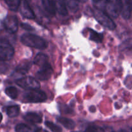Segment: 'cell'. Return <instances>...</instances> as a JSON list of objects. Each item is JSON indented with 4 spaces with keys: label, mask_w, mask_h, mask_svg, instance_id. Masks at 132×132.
Masks as SVG:
<instances>
[{
    "label": "cell",
    "mask_w": 132,
    "mask_h": 132,
    "mask_svg": "<svg viewBox=\"0 0 132 132\" xmlns=\"http://www.w3.org/2000/svg\"><path fill=\"white\" fill-rule=\"evenodd\" d=\"M77 1H79V2H81V3H86V1H88V0H77Z\"/></svg>",
    "instance_id": "4316f807"
},
{
    "label": "cell",
    "mask_w": 132,
    "mask_h": 132,
    "mask_svg": "<svg viewBox=\"0 0 132 132\" xmlns=\"http://www.w3.org/2000/svg\"><path fill=\"white\" fill-rule=\"evenodd\" d=\"M48 57L46 55L43 53H39L35 57L34 59V63L36 65L39 66L40 67H42L45 64L48 63Z\"/></svg>",
    "instance_id": "7c38bea8"
},
{
    "label": "cell",
    "mask_w": 132,
    "mask_h": 132,
    "mask_svg": "<svg viewBox=\"0 0 132 132\" xmlns=\"http://www.w3.org/2000/svg\"><path fill=\"white\" fill-rule=\"evenodd\" d=\"M21 14L24 18L27 19H33L35 18V14L27 0H20L19 6H18Z\"/></svg>",
    "instance_id": "52a82bcc"
},
{
    "label": "cell",
    "mask_w": 132,
    "mask_h": 132,
    "mask_svg": "<svg viewBox=\"0 0 132 132\" xmlns=\"http://www.w3.org/2000/svg\"><path fill=\"white\" fill-rule=\"evenodd\" d=\"M64 5L67 6V9H69L72 11L76 12L78 10L79 5L78 1L77 0H62Z\"/></svg>",
    "instance_id": "d6986e66"
},
{
    "label": "cell",
    "mask_w": 132,
    "mask_h": 132,
    "mask_svg": "<svg viewBox=\"0 0 132 132\" xmlns=\"http://www.w3.org/2000/svg\"><path fill=\"white\" fill-rule=\"evenodd\" d=\"M21 41L25 46L39 50H44L47 47V43L45 39L32 34H23L21 37Z\"/></svg>",
    "instance_id": "6da1fadb"
},
{
    "label": "cell",
    "mask_w": 132,
    "mask_h": 132,
    "mask_svg": "<svg viewBox=\"0 0 132 132\" xmlns=\"http://www.w3.org/2000/svg\"><path fill=\"white\" fill-rule=\"evenodd\" d=\"M45 125L52 132H62V129L60 126L50 121H46Z\"/></svg>",
    "instance_id": "7402d4cb"
},
{
    "label": "cell",
    "mask_w": 132,
    "mask_h": 132,
    "mask_svg": "<svg viewBox=\"0 0 132 132\" xmlns=\"http://www.w3.org/2000/svg\"><path fill=\"white\" fill-rule=\"evenodd\" d=\"M73 132H82V131H73Z\"/></svg>",
    "instance_id": "f546056e"
},
{
    "label": "cell",
    "mask_w": 132,
    "mask_h": 132,
    "mask_svg": "<svg viewBox=\"0 0 132 132\" xmlns=\"http://www.w3.org/2000/svg\"><path fill=\"white\" fill-rule=\"evenodd\" d=\"M15 83L22 88L27 90H36L40 88V83L33 77H23L16 80Z\"/></svg>",
    "instance_id": "5b68a950"
},
{
    "label": "cell",
    "mask_w": 132,
    "mask_h": 132,
    "mask_svg": "<svg viewBox=\"0 0 132 132\" xmlns=\"http://www.w3.org/2000/svg\"><path fill=\"white\" fill-rule=\"evenodd\" d=\"M16 132H37L38 130L35 128H32L25 124H19L15 127Z\"/></svg>",
    "instance_id": "9a60e30c"
},
{
    "label": "cell",
    "mask_w": 132,
    "mask_h": 132,
    "mask_svg": "<svg viewBox=\"0 0 132 132\" xmlns=\"http://www.w3.org/2000/svg\"><path fill=\"white\" fill-rule=\"evenodd\" d=\"M23 118L27 122H29L30 123H41L43 121L42 117L41 115L33 112H29V113H26L24 116Z\"/></svg>",
    "instance_id": "8fae6325"
},
{
    "label": "cell",
    "mask_w": 132,
    "mask_h": 132,
    "mask_svg": "<svg viewBox=\"0 0 132 132\" xmlns=\"http://www.w3.org/2000/svg\"><path fill=\"white\" fill-rule=\"evenodd\" d=\"M85 132H101L99 129H98L97 128L95 127V126H90V127L88 128L86 130Z\"/></svg>",
    "instance_id": "d4e9b609"
},
{
    "label": "cell",
    "mask_w": 132,
    "mask_h": 132,
    "mask_svg": "<svg viewBox=\"0 0 132 132\" xmlns=\"http://www.w3.org/2000/svg\"><path fill=\"white\" fill-rule=\"evenodd\" d=\"M8 64L3 61L0 60V73H4L7 71Z\"/></svg>",
    "instance_id": "603a6c76"
},
{
    "label": "cell",
    "mask_w": 132,
    "mask_h": 132,
    "mask_svg": "<svg viewBox=\"0 0 132 132\" xmlns=\"http://www.w3.org/2000/svg\"><path fill=\"white\" fill-rule=\"evenodd\" d=\"M119 132H128V131L125 130H121Z\"/></svg>",
    "instance_id": "f1b7e54d"
},
{
    "label": "cell",
    "mask_w": 132,
    "mask_h": 132,
    "mask_svg": "<svg viewBox=\"0 0 132 132\" xmlns=\"http://www.w3.org/2000/svg\"><path fill=\"white\" fill-rule=\"evenodd\" d=\"M9 9L13 11H16L18 9L20 0H4Z\"/></svg>",
    "instance_id": "44dd1931"
},
{
    "label": "cell",
    "mask_w": 132,
    "mask_h": 132,
    "mask_svg": "<svg viewBox=\"0 0 132 132\" xmlns=\"http://www.w3.org/2000/svg\"><path fill=\"white\" fill-rule=\"evenodd\" d=\"M53 73V69L49 63L45 64L41 67V69L36 73V76L37 79L40 81H46L49 79Z\"/></svg>",
    "instance_id": "ba28073f"
},
{
    "label": "cell",
    "mask_w": 132,
    "mask_h": 132,
    "mask_svg": "<svg viewBox=\"0 0 132 132\" xmlns=\"http://www.w3.org/2000/svg\"><path fill=\"white\" fill-rule=\"evenodd\" d=\"M90 39L96 43H101L103 40V34L95 32L92 29H90Z\"/></svg>",
    "instance_id": "e0dca14e"
},
{
    "label": "cell",
    "mask_w": 132,
    "mask_h": 132,
    "mask_svg": "<svg viewBox=\"0 0 132 132\" xmlns=\"http://www.w3.org/2000/svg\"><path fill=\"white\" fill-rule=\"evenodd\" d=\"M5 94L10 97L11 99H15L18 95V89L14 86H10V87L6 88L5 90Z\"/></svg>",
    "instance_id": "ffe728a7"
},
{
    "label": "cell",
    "mask_w": 132,
    "mask_h": 132,
    "mask_svg": "<svg viewBox=\"0 0 132 132\" xmlns=\"http://www.w3.org/2000/svg\"><path fill=\"white\" fill-rule=\"evenodd\" d=\"M56 1V11L62 15H67L68 14V9L62 0H57Z\"/></svg>",
    "instance_id": "2e32d148"
},
{
    "label": "cell",
    "mask_w": 132,
    "mask_h": 132,
    "mask_svg": "<svg viewBox=\"0 0 132 132\" xmlns=\"http://www.w3.org/2000/svg\"><path fill=\"white\" fill-rule=\"evenodd\" d=\"M57 121L64 127H65L67 129H69V130L74 128V127L76 126L75 122L70 119L65 118V117H59V118H57Z\"/></svg>",
    "instance_id": "5bb4252c"
},
{
    "label": "cell",
    "mask_w": 132,
    "mask_h": 132,
    "mask_svg": "<svg viewBox=\"0 0 132 132\" xmlns=\"http://www.w3.org/2000/svg\"><path fill=\"white\" fill-rule=\"evenodd\" d=\"M30 68V63L28 61H22L15 68V73L18 75H24L28 72Z\"/></svg>",
    "instance_id": "4fadbf2b"
},
{
    "label": "cell",
    "mask_w": 132,
    "mask_h": 132,
    "mask_svg": "<svg viewBox=\"0 0 132 132\" xmlns=\"http://www.w3.org/2000/svg\"><path fill=\"white\" fill-rule=\"evenodd\" d=\"M6 113L9 117H15L19 113V106L18 105H13L9 106L6 109Z\"/></svg>",
    "instance_id": "ac0fdd59"
},
{
    "label": "cell",
    "mask_w": 132,
    "mask_h": 132,
    "mask_svg": "<svg viewBox=\"0 0 132 132\" xmlns=\"http://www.w3.org/2000/svg\"><path fill=\"white\" fill-rule=\"evenodd\" d=\"M90 111L91 112H95L96 111V108L94 106H92L90 108Z\"/></svg>",
    "instance_id": "484cf974"
},
{
    "label": "cell",
    "mask_w": 132,
    "mask_h": 132,
    "mask_svg": "<svg viewBox=\"0 0 132 132\" xmlns=\"http://www.w3.org/2000/svg\"><path fill=\"white\" fill-rule=\"evenodd\" d=\"M21 27L23 28H24V30L28 31H32L34 30V28L30 24H27V23H21Z\"/></svg>",
    "instance_id": "cb8c5ba5"
},
{
    "label": "cell",
    "mask_w": 132,
    "mask_h": 132,
    "mask_svg": "<svg viewBox=\"0 0 132 132\" xmlns=\"http://www.w3.org/2000/svg\"><path fill=\"white\" fill-rule=\"evenodd\" d=\"M4 25L8 32L11 34L15 33L18 29V18L14 15L8 16L4 21Z\"/></svg>",
    "instance_id": "9c48e42d"
},
{
    "label": "cell",
    "mask_w": 132,
    "mask_h": 132,
    "mask_svg": "<svg viewBox=\"0 0 132 132\" xmlns=\"http://www.w3.org/2000/svg\"><path fill=\"white\" fill-rule=\"evenodd\" d=\"M14 55V49L9 41L5 39H0V60L8 61Z\"/></svg>",
    "instance_id": "7a4b0ae2"
},
{
    "label": "cell",
    "mask_w": 132,
    "mask_h": 132,
    "mask_svg": "<svg viewBox=\"0 0 132 132\" xmlns=\"http://www.w3.org/2000/svg\"><path fill=\"white\" fill-rule=\"evenodd\" d=\"M94 16L101 25L110 30H114L116 27V23L109 15L101 10L95 9L94 10Z\"/></svg>",
    "instance_id": "3957f363"
},
{
    "label": "cell",
    "mask_w": 132,
    "mask_h": 132,
    "mask_svg": "<svg viewBox=\"0 0 132 132\" xmlns=\"http://www.w3.org/2000/svg\"><path fill=\"white\" fill-rule=\"evenodd\" d=\"M23 97L27 101L30 103H42L47 99L46 94L39 89L28 90Z\"/></svg>",
    "instance_id": "277c9868"
},
{
    "label": "cell",
    "mask_w": 132,
    "mask_h": 132,
    "mask_svg": "<svg viewBox=\"0 0 132 132\" xmlns=\"http://www.w3.org/2000/svg\"><path fill=\"white\" fill-rule=\"evenodd\" d=\"M42 5L48 14L52 15H55L56 13L55 0H42Z\"/></svg>",
    "instance_id": "30bf717a"
},
{
    "label": "cell",
    "mask_w": 132,
    "mask_h": 132,
    "mask_svg": "<svg viewBox=\"0 0 132 132\" xmlns=\"http://www.w3.org/2000/svg\"><path fill=\"white\" fill-rule=\"evenodd\" d=\"M2 119H3V116L2 114H1V113H0V122L2 121Z\"/></svg>",
    "instance_id": "83f0119b"
},
{
    "label": "cell",
    "mask_w": 132,
    "mask_h": 132,
    "mask_svg": "<svg viewBox=\"0 0 132 132\" xmlns=\"http://www.w3.org/2000/svg\"><path fill=\"white\" fill-rule=\"evenodd\" d=\"M116 1L119 13L125 19H128L131 16V0H116Z\"/></svg>",
    "instance_id": "8992f818"
}]
</instances>
